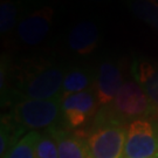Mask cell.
Listing matches in <instances>:
<instances>
[{
	"mask_svg": "<svg viewBox=\"0 0 158 158\" xmlns=\"http://www.w3.org/2000/svg\"><path fill=\"white\" fill-rule=\"evenodd\" d=\"M68 67L53 57L23 60L11 67L8 57L2 55L0 68L2 104L11 106L25 100H51L61 96Z\"/></svg>",
	"mask_w": 158,
	"mask_h": 158,
	"instance_id": "obj_1",
	"label": "cell"
},
{
	"mask_svg": "<svg viewBox=\"0 0 158 158\" xmlns=\"http://www.w3.org/2000/svg\"><path fill=\"white\" fill-rule=\"evenodd\" d=\"M127 129L124 121L106 106L100 107L89 128L79 135L87 142L91 158H123Z\"/></svg>",
	"mask_w": 158,
	"mask_h": 158,
	"instance_id": "obj_2",
	"label": "cell"
},
{
	"mask_svg": "<svg viewBox=\"0 0 158 158\" xmlns=\"http://www.w3.org/2000/svg\"><path fill=\"white\" fill-rule=\"evenodd\" d=\"M10 118L29 131L49 130L63 124L62 97L51 100H25L11 104Z\"/></svg>",
	"mask_w": 158,
	"mask_h": 158,
	"instance_id": "obj_3",
	"label": "cell"
},
{
	"mask_svg": "<svg viewBox=\"0 0 158 158\" xmlns=\"http://www.w3.org/2000/svg\"><path fill=\"white\" fill-rule=\"evenodd\" d=\"M98 102L94 89L62 97L63 127L81 134L89 128L98 111Z\"/></svg>",
	"mask_w": 158,
	"mask_h": 158,
	"instance_id": "obj_4",
	"label": "cell"
},
{
	"mask_svg": "<svg viewBox=\"0 0 158 158\" xmlns=\"http://www.w3.org/2000/svg\"><path fill=\"white\" fill-rule=\"evenodd\" d=\"M113 113L122 121L153 117V109L147 94L135 81H125L109 104Z\"/></svg>",
	"mask_w": 158,
	"mask_h": 158,
	"instance_id": "obj_5",
	"label": "cell"
},
{
	"mask_svg": "<svg viewBox=\"0 0 158 158\" xmlns=\"http://www.w3.org/2000/svg\"><path fill=\"white\" fill-rule=\"evenodd\" d=\"M55 12L49 5L39 2L23 18L15 28V38L27 47L42 44L48 36L53 26Z\"/></svg>",
	"mask_w": 158,
	"mask_h": 158,
	"instance_id": "obj_6",
	"label": "cell"
},
{
	"mask_svg": "<svg viewBox=\"0 0 158 158\" xmlns=\"http://www.w3.org/2000/svg\"><path fill=\"white\" fill-rule=\"evenodd\" d=\"M158 152V129L148 118L131 121L127 129L123 158H150Z\"/></svg>",
	"mask_w": 158,
	"mask_h": 158,
	"instance_id": "obj_7",
	"label": "cell"
},
{
	"mask_svg": "<svg viewBox=\"0 0 158 158\" xmlns=\"http://www.w3.org/2000/svg\"><path fill=\"white\" fill-rule=\"evenodd\" d=\"M123 83L118 62L109 57L103 59L95 72V82L93 87L100 107L109 106Z\"/></svg>",
	"mask_w": 158,
	"mask_h": 158,
	"instance_id": "obj_8",
	"label": "cell"
},
{
	"mask_svg": "<svg viewBox=\"0 0 158 158\" xmlns=\"http://www.w3.org/2000/svg\"><path fill=\"white\" fill-rule=\"evenodd\" d=\"M130 72L135 82L147 94L153 109V118L158 119V61L145 56H135Z\"/></svg>",
	"mask_w": 158,
	"mask_h": 158,
	"instance_id": "obj_9",
	"label": "cell"
},
{
	"mask_svg": "<svg viewBox=\"0 0 158 158\" xmlns=\"http://www.w3.org/2000/svg\"><path fill=\"white\" fill-rule=\"evenodd\" d=\"M101 32L95 21L83 20L74 25L67 34V46L74 55L88 57L100 45Z\"/></svg>",
	"mask_w": 158,
	"mask_h": 158,
	"instance_id": "obj_10",
	"label": "cell"
},
{
	"mask_svg": "<svg viewBox=\"0 0 158 158\" xmlns=\"http://www.w3.org/2000/svg\"><path fill=\"white\" fill-rule=\"evenodd\" d=\"M56 141L59 158H91L85 139L63 124L49 129Z\"/></svg>",
	"mask_w": 158,
	"mask_h": 158,
	"instance_id": "obj_11",
	"label": "cell"
},
{
	"mask_svg": "<svg viewBox=\"0 0 158 158\" xmlns=\"http://www.w3.org/2000/svg\"><path fill=\"white\" fill-rule=\"evenodd\" d=\"M41 0H1L0 1V34L8 36L15 31L23 18Z\"/></svg>",
	"mask_w": 158,
	"mask_h": 158,
	"instance_id": "obj_12",
	"label": "cell"
},
{
	"mask_svg": "<svg viewBox=\"0 0 158 158\" xmlns=\"http://www.w3.org/2000/svg\"><path fill=\"white\" fill-rule=\"evenodd\" d=\"M95 70L85 64H75L68 67L64 75L61 97L88 90L94 87Z\"/></svg>",
	"mask_w": 158,
	"mask_h": 158,
	"instance_id": "obj_13",
	"label": "cell"
},
{
	"mask_svg": "<svg viewBox=\"0 0 158 158\" xmlns=\"http://www.w3.org/2000/svg\"><path fill=\"white\" fill-rule=\"evenodd\" d=\"M0 129V156L5 158L8 151L27 134V130L13 122L7 114L1 116Z\"/></svg>",
	"mask_w": 158,
	"mask_h": 158,
	"instance_id": "obj_14",
	"label": "cell"
},
{
	"mask_svg": "<svg viewBox=\"0 0 158 158\" xmlns=\"http://www.w3.org/2000/svg\"><path fill=\"white\" fill-rule=\"evenodd\" d=\"M132 14L158 32V2L150 0H125Z\"/></svg>",
	"mask_w": 158,
	"mask_h": 158,
	"instance_id": "obj_15",
	"label": "cell"
},
{
	"mask_svg": "<svg viewBox=\"0 0 158 158\" xmlns=\"http://www.w3.org/2000/svg\"><path fill=\"white\" fill-rule=\"evenodd\" d=\"M40 136V131H28L8 151L5 158H36V148Z\"/></svg>",
	"mask_w": 158,
	"mask_h": 158,
	"instance_id": "obj_16",
	"label": "cell"
},
{
	"mask_svg": "<svg viewBox=\"0 0 158 158\" xmlns=\"http://www.w3.org/2000/svg\"><path fill=\"white\" fill-rule=\"evenodd\" d=\"M36 158H59L56 141L49 130L41 132L36 148Z\"/></svg>",
	"mask_w": 158,
	"mask_h": 158,
	"instance_id": "obj_17",
	"label": "cell"
},
{
	"mask_svg": "<svg viewBox=\"0 0 158 158\" xmlns=\"http://www.w3.org/2000/svg\"><path fill=\"white\" fill-rule=\"evenodd\" d=\"M150 158H158V152L155 155V156H152V157H150Z\"/></svg>",
	"mask_w": 158,
	"mask_h": 158,
	"instance_id": "obj_18",
	"label": "cell"
},
{
	"mask_svg": "<svg viewBox=\"0 0 158 158\" xmlns=\"http://www.w3.org/2000/svg\"><path fill=\"white\" fill-rule=\"evenodd\" d=\"M150 1H153V2H158V0H150Z\"/></svg>",
	"mask_w": 158,
	"mask_h": 158,
	"instance_id": "obj_19",
	"label": "cell"
},
{
	"mask_svg": "<svg viewBox=\"0 0 158 158\" xmlns=\"http://www.w3.org/2000/svg\"><path fill=\"white\" fill-rule=\"evenodd\" d=\"M89 1H100V0H89Z\"/></svg>",
	"mask_w": 158,
	"mask_h": 158,
	"instance_id": "obj_20",
	"label": "cell"
}]
</instances>
